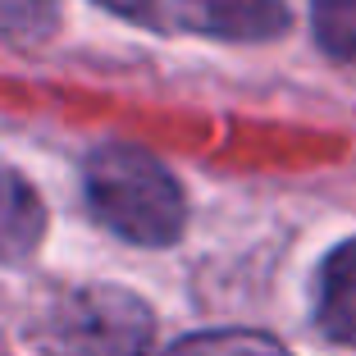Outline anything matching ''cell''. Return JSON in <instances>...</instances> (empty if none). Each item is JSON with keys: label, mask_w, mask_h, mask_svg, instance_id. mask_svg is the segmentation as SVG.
I'll return each instance as SVG.
<instances>
[{"label": "cell", "mask_w": 356, "mask_h": 356, "mask_svg": "<svg viewBox=\"0 0 356 356\" xmlns=\"http://www.w3.org/2000/svg\"><path fill=\"white\" fill-rule=\"evenodd\" d=\"M83 192L92 220L133 247H169L188 224V197L174 169L133 142L96 147L83 165Z\"/></svg>", "instance_id": "cell-1"}, {"label": "cell", "mask_w": 356, "mask_h": 356, "mask_svg": "<svg viewBox=\"0 0 356 356\" xmlns=\"http://www.w3.org/2000/svg\"><path fill=\"white\" fill-rule=\"evenodd\" d=\"M151 306L115 283H87L51 306V343L64 356H151Z\"/></svg>", "instance_id": "cell-2"}, {"label": "cell", "mask_w": 356, "mask_h": 356, "mask_svg": "<svg viewBox=\"0 0 356 356\" xmlns=\"http://www.w3.org/2000/svg\"><path fill=\"white\" fill-rule=\"evenodd\" d=\"M110 14L156 32H201L220 42H270L288 32L283 0H101Z\"/></svg>", "instance_id": "cell-3"}, {"label": "cell", "mask_w": 356, "mask_h": 356, "mask_svg": "<svg viewBox=\"0 0 356 356\" xmlns=\"http://www.w3.org/2000/svg\"><path fill=\"white\" fill-rule=\"evenodd\" d=\"M315 329L338 347H356V238L338 242L315 274Z\"/></svg>", "instance_id": "cell-4"}, {"label": "cell", "mask_w": 356, "mask_h": 356, "mask_svg": "<svg viewBox=\"0 0 356 356\" xmlns=\"http://www.w3.org/2000/svg\"><path fill=\"white\" fill-rule=\"evenodd\" d=\"M46 238V206L23 174L0 165V261H28Z\"/></svg>", "instance_id": "cell-5"}, {"label": "cell", "mask_w": 356, "mask_h": 356, "mask_svg": "<svg viewBox=\"0 0 356 356\" xmlns=\"http://www.w3.org/2000/svg\"><path fill=\"white\" fill-rule=\"evenodd\" d=\"M160 356H293V352L261 329H201V334L169 343Z\"/></svg>", "instance_id": "cell-6"}, {"label": "cell", "mask_w": 356, "mask_h": 356, "mask_svg": "<svg viewBox=\"0 0 356 356\" xmlns=\"http://www.w3.org/2000/svg\"><path fill=\"white\" fill-rule=\"evenodd\" d=\"M311 32L325 55L356 64V0H311Z\"/></svg>", "instance_id": "cell-7"}, {"label": "cell", "mask_w": 356, "mask_h": 356, "mask_svg": "<svg viewBox=\"0 0 356 356\" xmlns=\"http://www.w3.org/2000/svg\"><path fill=\"white\" fill-rule=\"evenodd\" d=\"M60 0H0V42H42L51 37Z\"/></svg>", "instance_id": "cell-8"}]
</instances>
